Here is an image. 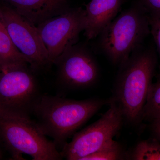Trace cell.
Segmentation results:
<instances>
[{
  "instance_id": "obj_1",
  "label": "cell",
  "mask_w": 160,
  "mask_h": 160,
  "mask_svg": "<svg viewBox=\"0 0 160 160\" xmlns=\"http://www.w3.org/2000/svg\"><path fill=\"white\" fill-rule=\"evenodd\" d=\"M157 65L152 52L139 47L119 66L110 99L122 111L124 122L133 127L143 121V111Z\"/></svg>"
},
{
  "instance_id": "obj_2",
  "label": "cell",
  "mask_w": 160,
  "mask_h": 160,
  "mask_svg": "<svg viewBox=\"0 0 160 160\" xmlns=\"http://www.w3.org/2000/svg\"><path fill=\"white\" fill-rule=\"evenodd\" d=\"M108 103L109 100L97 98L75 100L41 95L32 114L44 134L62 150L67 140Z\"/></svg>"
},
{
  "instance_id": "obj_3",
  "label": "cell",
  "mask_w": 160,
  "mask_h": 160,
  "mask_svg": "<svg viewBox=\"0 0 160 160\" xmlns=\"http://www.w3.org/2000/svg\"><path fill=\"white\" fill-rule=\"evenodd\" d=\"M150 29L148 15L138 3L104 28L98 36V47L112 64L119 66L141 47Z\"/></svg>"
},
{
  "instance_id": "obj_4",
  "label": "cell",
  "mask_w": 160,
  "mask_h": 160,
  "mask_svg": "<svg viewBox=\"0 0 160 160\" xmlns=\"http://www.w3.org/2000/svg\"><path fill=\"white\" fill-rule=\"evenodd\" d=\"M30 117L0 112V143L15 160H60L61 152Z\"/></svg>"
},
{
  "instance_id": "obj_5",
  "label": "cell",
  "mask_w": 160,
  "mask_h": 160,
  "mask_svg": "<svg viewBox=\"0 0 160 160\" xmlns=\"http://www.w3.org/2000/svg\"><path fill=\"white\" fill-rule=\"evenodd\" d=\"M109 108L94 123L75 132L71 142H67L61 154L68 160H82L108 144L119 132L124 125L122 113L111 99Z\"/></svg>"
},
{
  "instance_id": "obj_6",
  "label": "cell",
  "mask_w": 160,
  "mask_h": 160,
  "mask_svg": "<svg viewBox=\"0 0 160 160\" xmlns=\"http://www.w3.org/2000/svg\"><path fill=\"white\" fill-rule=\"evenodd\" d=\"M29 64L0 71V109L10 114L30 117L41 96Z\"/></svg>"
},
{
  "instance_id": "obj_7",
  "label": "cell",
  "mask_w": 160,
  "mask_h": 160,
  "mask_svg": "<svg viewBox=\"0 0 160 160\" xmlns=\"http://www.w3.org/2000/svg\"><path fill=\"white\" fill-rule=\"evenodd\" d=\"M86 26L85 9L69 8L37 26L52 64L69 47L77 44Z\"/></svg>"
},
{
  "instance_id": "obj_8",
  "label": "cell",
  "mask_w": 160,
  "mask_h": 160,
  "mask_svg": "<svg viewBox=\"0 0 160 160\" xmlns=\"http://www.w3.org/2000/svg\"><path fill=\"white\" fill-rule=\"evenodd\" d=\"M0 6L12 41L26 58L32 70L35 72L52 64L36 26L7 5Z\"/></svg>"
},
{
  "instance_id": "obj_9",
  "label": "cell",
  "mask_w": 160,
  "mask_h": 160,
  "mask_svg": "<svg viewBox=\"0 0 160 160\" xmlns=\"http://www.w3.org/2000/svg\"><path fill=\"white\" fill-rule=\"evenodd\" d=\"M61 84L70 89H85L95 84L99 68L92 53L77 44L63 52L53 62Z\"/></svg>"
},
{
  "instance_id": "obj_10",
  "label": "cell",
  "mask_w": 160,
  "mask_h": 160,
  "mask_svg": "<svg viewBox=\"0 0 160 160\" xmlns=\"http://www.w3.org/2000/svg\"><path fill=\"white\" fill-rule=\"evenodd\" d=\"M12 9L37 26L69 9L68 0H4Z\"/></svg>"
},
{
  "instance_id": "obj_11",
  "label": "cell",
  "mask_w": 160,
  "mask_h": 160,
  "mask_svg": "<svg viewBox=\"0 0 160 160\" xmlns=\"http://www.w3.org/2000/svg\"><path fill=\"white\" fill-rule=\"evenodd\" d=\"M122 0H91L85 9L84 35L88 40L98 37L116 17Z\"/></svg>"
},
{
  "instance_id": "obj_12",
  "label": "cell",
  "mask_w": 160,
  "mask_h": 160,
  "mask_svg": "<svg viewBox=\"0 0 160 160\" xmlns=\"http://www.w3.org/2000/svg\"><path fill=\"white\" fill-rule=\"evenodd\" d=\"M26 64L28 61L12 41L0 6V71Z\"/></svg>"
},
{
  "instance_id": "obj_13",
  "label": "cell",
  "mask_w": 160,
  "mask_h": 160,
  "mask_svg": "<svg viewBox=\"0 0 160 160\" xmlns=\"http://www.w3.org/2000/svg\"><path fill=\"white\" fill-rule=\"evenodd\" d=\"M126 160H160V142L155 138L138 142L126 151Z\"/></svg>"
},
{
  "instance_id": "obj_14",
  "label": "cell",
  "mask_w": 160,
  "mask_h": 160,
  "mask_svg": "<svg viewBox=\"0 0 160 160\" xmlns=\"http://www.w3.org/2000/svg\"><path fill=\"white\" fill-rule=\"evenodd\" d=\"M142 118L149 122L160 118V72L157 81L149 87Z\"/></svg>"
},
{
  "instance_id": "obj_15",
  "label": "cell",
  "mask_w": 160,
  "mask_h": 160,
  "mask_svg": "<svg viewBox=\"0 0 160 160\" xmlns=\"http://www.w3.org/2000/svg\"><path fill=\"white\" fill-rule=\"evenodd\" d=\"M126 151L121 143L112 140L97 151L82 160H126Z\"/></svg>"
},
{
  "instance_id": "obj_16",
  "label": "cell",
  "mask_w": 160,
  "mask_h": 160,
  "mask_svg": "<svg viewBox=\"0 0 160 160\" xmlns=\"http://www.w3.org/2000/svg\"><path fill=\"white\" fill-rule=\"evenodd\" d=\"M149 18H160V0H138Z\"/></svg>"
},
{
  "instance_id": "obj_17",
  "label": "cell",
  "mask_w": 160,
  "mask_h": 160,
  "mask_svg": "<svg viewBox=\"0 0 160 160\" xmlns=\"http://www.w3.org/2000/svg\"><path fill=\"white\" fill-rule=\"evenodd\" d=\"M150 32L154 38L160 58V18H149Z\"/></svg>"
},
{
  "instance_id": "obj_18",
  "label": "cell",
  "mask_w": 160,
  "mask_h": 160,
  "mask_svg": "<svg viewBox=\"0 0 160 160\" xmlns=\"http://www.w3.org/2000/svg\"><path fill=\"white\" fill-rule=\"evenodd\" d=\"M150 129L153 137L160 142V118L150 122Z\"/></svg>"
},
{
  "instance_id": "obj_19",
  "label": "cell",
  "mask_w": 160,
  "mask_h": 160,
  "mask_svg": "<svg viewBox=\"0 0 160 160\" xmlns=\"http://www.w3.org/2000/svg\"><path fill=\"white\" fill-rule=\"evenodd\" d=\"M2 158V152L1 150V148H0V159Z\"/></svg>"
},
{
  "instance_id": "obj_20",
  "label": "cell",
  "mask_w": 160,
  "mask_h": 160,
  "mask_svg": "<svg viewBox=\"0 0 160 160\" xmlns=\"http://www.w3.org/2000/svg\"><path fill=\"white\" fill-rule=\"evenodd\" d=\"M3 112V111H2V110H1V109H0V112Z\"/></svg>"
}]
</instances>
